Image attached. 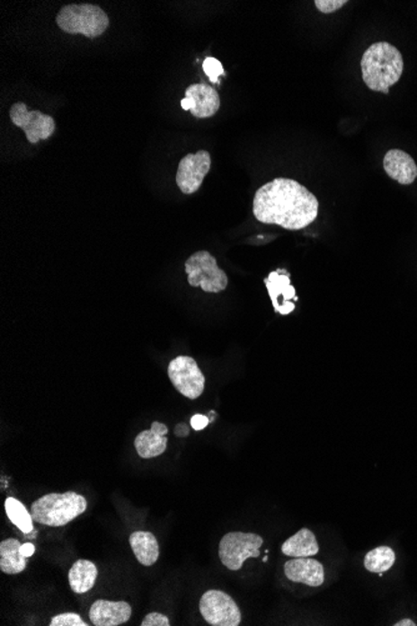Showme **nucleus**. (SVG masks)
I'll use <instances>...</instances> for the list:
<instances>
[{
	"label": "nucleus",
	"instance_id": "a878e982",
	"mask_svg": "<svg viewBox=\"0 0 417 626\" xmlns=\"http://www.w3.org/2000/svg\"><path fill=\"white\" fill-rule=\"evenodd\" d=\"M141 626H169L170 621L168 616L160 614V613H150L144 621L141 622Z\"/></svg>",
	"mask_w": 417,
	"mask_h": 626
},
{
	"label": "nucleus",
	"instance_id": "4468645a",
	"mask_svg": "<svg viewBox=\"0 0 417 626\" xmlns=\"http://www.w3.org/2000/svg\"><path fill=\"white\" fill-rule=\"evenodd\" d=\"M89 618L95 626H118L130 621L131 606L127 602L96 600L89 610Z\"/></svg>",
	"mask_w": 417,
	"mask_h": 626
},
{
	"label": "nucleus",
	"instance_id": "393cba45",
	"mask_svg": "<svg viewBox=\"0 0 417 626\" xmlns=\"http://www.w3.org/2000/svg\"><path fill=\"white\" fill-rule=\"evenodd\" d=\"M345 4H348L346 0H316L315 2L317 11L322 12L323 14L338 12Z\"/></svg>",
	"mask_w": 417,
	"mask_h": 626
},
{
	"label": "nucleus",
	"instance_id": "cd10ccee",
	"mask_svg": "<svg viewBox=\"0 0 417 626\" xmlns=\"http://www.w3.org/2000/svg\"><path fill=\"white\" fill-rule=\"evenodd\" d=\"M21 551L23 552L24 557L31 558L34 554L35 546L31 544V542H25V544H22Z\"/></svg>",
	"mask_w": 417,
	"mask_h": 626
},
{
	"label": "nucleus",
	"instance_id": "0eeeda50",
	"mask_svg": "<svg viewBox=\"0 0 417 626\" xmlns=\"http://www.w3.org/2000/svg\"><path fill=\"white\" fill-rule=\"evenodd\" d=\"M201 615L208 625L237 626L242 622V612L229 594L208 590L199 603Z\"/></svg>",
	"mask_w": 417,
	"mask_h": 626
},
{
	"label": "nucleus",
	"instance_id": "412c9836",
	"mask_svg": "<svg viewBox=\"0 0 417 626\" xmlns=\"http://www.w3.org/2000/svg\"><path fill=\"white\" fill-rule=\"evenodd\" d=\"M395 561H396V554L390 546H378L368 552L364 565L365 569L370 573L383 574L394 567Z\"/></svg>",
	"mask_w": 417,
	"mask_h": 626
},
{
	"label": "nucleus",
	"instance_id": "bb28decb",
	"mask_svg": "<svg viewBox=\"0 0 417 626\" xmlns=\"http://www.w3.org/2000/svg\"><path fill=\"white\" fill-rule=\"evenodd\" d=\"M208 423H210V419H208V417H205V415L201 414H195L191 420L192 429L197 431L205 429Z\"/></svg>",
	"mask_w": 417,
	"mask_h": 626
},
{
	"label": "nucleus",
	"instance_id": "b1692460",
	"mask_svg": "<svg viewBox=\"0 0 417 626\" xmlns=\"http://www.w3.org/2000/svg\"><path fill=\"white\" fill-rule=\"evenodd\" d=\"M50 626H88L79 614L75 613H66V614H60L54 616L51 619Z\"/></svg>",
	"mask_w": 417,
	"mask_h": 626
},
{
	"label": "nucleus",
	"instance_id": "6ab92c4d",
	"mask_svg": "<svg viewBox=\"0 0 417 626\" xmlns=\"http://www.w3.org/2000/svg\"><path fill=\"white\" fill-rule=\"evenodd\" d=\"M22 542L18 539H5L0 542V570L14 575L27 568V557L21 551Z\"/></svg>",
	"mask_w": 417,
	"mask_h": 626
},
{
	"label": "nucleus",
	"instance_id": "4be33fe9",
	"mask_svg": "<svg viewBox=\"0 0 417 626\" xmlns=\"http://www.w3.org/2000/svg\"><path fill=\"white\" fill-rule=\"evenodd\" d=\"M4 506L6 516H8L9 520H11L22 533L29 534V533L33 532V516H31V513L28 512L27 507H25L21 501L15 499V498H8V499L5 500Z\"/></svg>",
	"mask_w": 417,
	"mask_h": 626
},
{
	"label": "nucleus",
	"instance_id": "a211bd4d",
	"mask_svg": "<svg viewBox=\"0 0 417 626\" xmlns=\"http://www.w3.org/2000/svg\"><path fill=\"white\" fill-rule=\"evenodd\" d=\"M319 549L315 534L307 528L299 530L281 546L282 554L291 558L314 557Z\"/></svg>",
	"mask_w": 417,
	"mask_h": 626
},
{
	"label": "nucleus",
	"instance_id": "2eb2a0df",
	"mask_svg": "<svg viewBox=\"0 0 417 626\" xmlns=\"http://www.w3.org/2000/svg\"><path fill=\"white\" fill-rule=\"evenodd\" d=\"M384 169L391 179L401 185H410L416 181L417 164L412 155L400 149H391L385 154Z\"/></svg>",
	"mask_w": 417,
	"mask_h": 626
},
{
	"label": "nucleus",
	"instance_id": "f03ea898",
	"mask_svg": "<svg viewBox=\"0 0 417 626\" xmlns=\"http://www.w3.org/2000/svg\"><path fill=\"white\" fill-rule=\"evenodd\" d=\"M361 72L368 89L389 94L403 75V54L387 41L371 44L361 57Z\"/></svg>",
	"mask_w": 417,
	"mask_h": 626
},
{
	"label": "nucleus",
	"instance_id": "f257e3e1",
	"mask_svg": "<svg viewBox=\"0 0 417 626\" xmlns=\"http://www.w3.org/2000/svg\"><path fill=\"white\" fill-rule=\"evenodd\" d=\"M253 213L264 225H277L287 230H300L306 228L317 218L319 201L299 181L277 178L256 191Z\"/></svg>",
	"mask_w": 417,
	"mask_h": 626
},
{
	"label": "nucleus",
	"instance_id": "f8f14e48",
	"mask_svg": "<svg viewBox=\"0 0 417 626\" xmlns=\"http://www.w3.org/2000/svg\"><path fill=\"white\" fill-rule=\"evenodd\" d=\"M265 284L275 312L279 311V314L281 315L293 313L294 302H297V296L295 287L291 286L288 271L282 270V274H280V269L272 271L268 279H265Z\"/></svg>",
	"mask_w": 417,
	"mask_h": 626
},
{
	"label": "nucleus",
	"instance_id": "39448f33",
	"mask_svg": "<svg viewBox=\"0 0 417 626\" xmlns=\"http://www.w3.org/2000/svg\"><path fill=\"white\" fill-rule=\"evenodd\" d=\"M189 286L200 287L205 293H220L226 289L229 279L226 271L220 269L217 259L208 251H197L185 261Z\"/></svg>",
	"mask_w": 417,
	"mask_h": 626
},
{
	"label": "nucleus",
	"instance_id": "ddd939ff",
	"mask_svg": "<svg viewBox=\"0 0 417 626\" xmlns=\"http://www.w3.org/2000/svg\"><path fill=\"white\" fill-rule=\"evenodd\" d=\"M285 577L294 583L306 584L317 587L325 580V571L322 563L315 559L294 558L284 565Z\"/></svg>",
	"mask_w": 417,
	"mask_h": 626
},
{
	"label": "nucleus",
	"instance_id": "6e6552de",
	"mask_svg": "<svg viewBox=\"0 0 417 626\" xmlns=\"http://www.w3.org/2000/svg\"><path fill=\"white\" fill-rule=\"evenodd\" d=\"M170 382L185 398L195 401L205 389V376L198 363L191 357L181 356L173 359L168 366Z\"/></svg>",
	"mask_w": 417,
	"mask_h": 626
},
{
	"label": "nucleus",
	"instance_id": "423d86ee",
	"mask_svg": "<svg viewBox=\"0 0 417 626\" xmlns=\"http://www.w3.org/2000/svg\"><path fill=\"white\" fill-rule=\"evenodd\" d=\"M262 542V536L254 533H227L219 544L221 563L229 570H240L248 559L259 557Z\"/></svg>",
	"mask_w": 417,
	"mask_h": 626
},
{
	"label": "nucleus",
	"instance_id": "f3484780",
	"mask_svg": "<svg viewBox=\"0 0 417 626\" xmlns=\"http://www.w3.org/2000/svg\"><path fill=\"white\" fill-rule=\"evenodd\" d=\"M129 544L137 560L144 567H152L159 559V544L155 535L149 532H134Z\"/></svg>",
	"mask_w": 417,
	"mask_h": 626
},
{
	"label": "nucleus",
	"instance_id": "dca6fc26",
	"mask_svg": "<svg viewBox=\"0 0 417 626\" xmlns=\"http://www.w3.org/2000/svg\"><path fill=\"white\" fill-rule=\"evenodd\" d=\"M168 431L165 424L154 421L149 430L138 434L134 442L138 455L143 459H152L164 454L168 448V437H166Z\"/></svg>",
	"mask_w": 417,
	"mask_h": 626
},
{
	"label": "nucleus",
	"instance_id": "9d476101",
	"mask_svg": "<svg viewBox=\"0 0 417 626\" xmlns=\"http://www.w3.org/2000/svg\"><path fill=\"white\" fill-rule=\"evenodd\" d=\"M210 168L211 158L207 150H199L195 154H186L179 163L176 172V184L182 193L188 196L197 193Z\"/></svg>",
	"mask_w": 417,
	"mask_h": 626
},
{
	"label": "nucleus",
	"instance_id": "1a4fd4ad",
	"mask_svg": "<svg viewBox=\"0 0 417 626\" xmlns=\"http://www.w3.org/2000/svg\"><path fill=\"white\" fill-rule=\"evenodd\" d=\"M12 123L24 130L25 137L31 144L51 138L56 132V120L50 115L40 110H28L24 103H15L9 110Z\"/></svg>",
	"mask_w": 417,
	"mask_h": 626
},
{
	"label": "nucleus",
	"instance_id": "20e7f679",
	"mask_svg": "<svg viewBox=\"0 0 417 626\" xmlns=\"http://www.w3.org/2000/svg\"><path fill=\"white\" fill-rule=\"evenodd\" d=\"M57 24L66 33L82 34L94 40L109 28V17L98 5L69 4L58 13Z\"/></svg>",
	"mask_w": 417,
	"mask_h": 626
},
{
	"label": "nucleus",
	"instance_id": "9b49d317",
	"mask_svg": "<svg viewBox=\"0 0 417 626\" xmlns=\"http://www.w3.org/2000/svg\"><path fill=\"white\" fill-rule=\"evenodd\" d=\"M182 110H191L198 119L214 117L220 110V97L213 86L192 84L188 86L185 98L182 99Z\"/></svg>",
	"mask_w": 417,
	"mask_h": 626
},
{
	"label": "nucleus",
	"instance_id": "c85d7f7f",
	"mask_svg": "<svg viewBox=\"0 0 417 626\" xmlns=\"http://www.w3.org/2000/svg\"><path fill=\"white\" fill-rule=\"evenodd\" d=\"M175 436L182 437L188 436L189 428L186 427L185 424H179V426L175 428Z\"/></svg>",
	"mask_w": 417,
	"mask_h": 626
},
{
	"label": "nucleus",
	"instance_id": "7ed1b4c3",
	"mask_svg": "<svg viewBox=\"0 0 417 626\" xmlns=\"http://www.w3.org/2000/svg\"><path fill=\"white\" fill-rule=\"evenodd\" d=\"M86 507L88 501L83 495L68 491L44 495L31 504V513L34 522L58 528L82 516Z\"/></svg>",
	"mask_w": 417,
	"mask_h": 626
},
{
	"label": "nucleus",
	"instance_id": "c756f323",
	"mask_svg": "<svg viewBox=\"0 0 417 626\" xmlns=\"http://www.w3.org/2000/svg\"><path fill=\"white\" fill-rule=\"evenodd\" d=\"M395 626H416L415 622L410 621V619H403V621H399L396 622V624H394Z\"/></svg>",
	"mask_w": 417,
	"mask_h": 626
},
{
	"label": "nucleus",
	"instance_id": "5701e85b",
	"mask_svg": "<svg viewBox=\"0 0 417 626\" xmlns=\"http://www.w3.org/2000/svg\"><path fill=\"white\" fill-rule=\"evenodd\" d=\"M203 70L211 83H219V78L224 75L223 64L217 57H208L204 60Z\"/></svg>",
	"mask_w": 417,
	"mask_h": 626
},
{
	"label": "nucleus",
	"instance_id": "aec40b11",
	"mask_svg": "<svg viewBox=\"0 0 417 626\" xmlns=\"http://www.w3.org/2000/svg\"><path fill=\"white\" fill-rule=\"evenodd\" d=\"M68 578L74 593L85 594L91 592L95 586V581L98 579V568L92 561L80 559L70 568Z\"/></svg>",
	"mask_w": 417,
	"mask_h": 626
}]
</instances>
